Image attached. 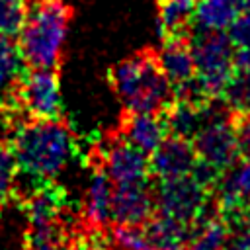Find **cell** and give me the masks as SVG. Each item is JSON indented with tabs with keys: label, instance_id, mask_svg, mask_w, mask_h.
Returning a JSON list of instances; mask_svg holds the SVG:
<instances>
[{
	"label": "cell",
	"instance_id": "7a4b0ae2",
	"mask_svg": "<svg viewBox=\"0 0 250 250\" xmlns=\"http://www.w3.org/2000/svg\"><path fill=\"white\" fill-rule=\"evenodd\" d=\"M107 82L127 111L162 113L174 102V88L154 49H143L113 64Z\"/></svg>",
	"mask_w": 250,
	"mask_h": 250
},
{
	"label": "cell",
	"instance_id": "cb8c5ba5",
	"mask_svg": "<svg viewBox=\"0 0 250 250\" xmlns=\"http://www.w3.org/2000/svg\"><path fill=\"white\" fill-rule=\"evenodd\" d=\"M232 64H234V70L250 72V47H236L232 55Z\"/></svg>",
	"mask_w": 250,
	"mask_h": 250
},
{
	"label": "cell",
	"instance_id": "277c9868",
	"mask_svg": "<svg viewBox=\"0 0 250 250\" xmlns=\"http://www.w3.org/2000/svg\"><path fill=\"white\" fill-rule=\"evenodd\" d=\"M189 45L195 59L199 84L211 100L221 98L234 74V45L230 37L225 31H195Z\"/></svg>",
	"mask_w": 250,
	"mask_h": 250
},
{
	"label": "cell",
	"instance_id": "9a60e30c",
	"mask_svg": "<svg viewBox=\"0 0 250 250\" xmlns=\"http://www.w3.org/2000/svg\"><path fill=\"white\" fill-rule=\"evenodd\" d=\"M162 115L168 125V135L193 139L201 127V107L184 100L174 98V102L162 111Z\"/></svg>",
	"mask_w": 250,
	"mask_h": 250
},
{
	"label": "cell",
	"instance_id": "9c48e42d",
	"mask_svg": "<svg viewBox=\"0 0 250 250\" xmlns=\"http://www.w3.org/2000/svg\"><path fill=\"white\" fill-rule=\"evenodd\" d=\"M150 160V176L156 180H170L189 176L195 162L197 152L191 139L168 135L148 156Z\"/></svg>",
	"mask_w": 250,
	"mask_h": 250
},
{
	"label": "cell",
	"instance_id": "5bb4252c",
	"mask_svg": "<svg viewBox=\"0 0 250 250\" xmlns=\"http://www.w3.org/2000/svg\"><path fill=\"white\" fill-rule=\"evenodd\" d=\"M238 8L232 0H195L193 27L197 31H225L236 20Z\"/></svg>",
	"mask_w": 250,
	"mask_h": 250
},
{
	"label": "cell",
	"instance_id": "3957f363",
	"mask_svg": "<svg viewBox=\"0 0 250 250\" xmlns=\"http://www.w3.org/2000/svg\"><path fill=\"white\" fill-rule=\"evenodd\" d=\"M72 10L61 0H33L18 33V47L29 68H57L68 35Z\"/></svg>",
	"mask_w": 250,
	"mask_h": 250
},
{
	"label": "cell",
	"instance_id": "8fae6325",
	"mask_svg": "<svg viewBox=\"0 0 250 250\" xmlns=\"http://www.w3.org/2000/svg\"><path fill=\"white\" fill-rule=\"evenodd\" d=\"M189 39L191 37L162 41V49L158 51V59H160L162 70L168 76L172 88L195 78V74H197Z\"/></svg>",
	"mask_w": 250,
	"mask_h": 250
},
{
	"label": "cell",
	"instance_id": "ac0fdd59",
	"mask_svg": "<svg viewBox=\"0 0 250 250\" xmlns=\"http://www.w3.org/2000/svg\"><path fill=\"white\" fill-rule=\"evenodd\" d=\"M111 238L117 250H152V242L143 225H115Z\"/></svg>",
	"mask_w": 250,
	"mask_h": 250
},
{
	"label": "cell",
	"instance_id": "603a6c76",
	"mask_svg": "<svg viewBox=\"0 0 250 250\" xmlns=\"http://www.w3.org/2000/svg\"><path fill=\"white\" fill-rule=\"evenodd\" d=\"M232 121H234L236 135H238L240 156H250V109L248 111H234Z\"/></svg>",
	"mask_w": 250,
	"mask_h": 250
},
{
	"label": "cell",
	"instance_id": "52a82bcc",
	"mask_svg": "<svg viewBox=\"0 0 250 250\" xmlns=\"http://www.w3.org/2000/svg\"><path fill=\"white\" fill-rule=\"evenodd\" d=\"M113 184L146 182L150 178V160L141 148L125 141L119 133L100 148L98 164Z\"/></svg>",
	"mask_w": 250,
	"mask_h": 250
},
{
	"label": "cell",
	"instance_id": "6da1fadb",
	"mask_svg": "<svg viewBox=\"0 0 250 250\" xmlns=\"http://www.w3.org/2000/svg\"><path fill=\"white\" fill-rule=\"evenodd\" d=\"M8 146L18 174L37 184L53 182L78 154L74 135L59 119H29L21 123Z\"/></svg>",
	"mask_w": 250,
	"mask_h": 250
},
{
	"label": "cell",
	"instance_id": "d6986e66",
	"mask_svg": "<svg viewBox=\"0 0 250 250\" xmlns=\"http://www.w3.org/2000/svg\"><path fill=\"white\" fill-rule=\"evenodd\" d=\"M221 98L227 102V105L232 111H248L250 109V72L234 70Z\"/></svg>",
	"mask_w": 250,
	"mask_h": 250
},
{
	"label": "cell",
	"instance_id": "4fadbf2b",
	"mask_svg": "<svg viewBox=\"0 0 250 250\" xmlns=\"http://www.w3.org/2000/svg\"><path fill=\"white\" fill-rule=\"evenodd\" d=\"M158 33L162 41L182 39L193 35V4L176 0H156Z\"/></svg>",
	"mask_w": 250,
	"mask_h": 250
},
{
	"label": "cell",
	"instance_id": "2e32d148",
	"mask_svg": "<svg viewBox=\"0 0 250 250\" xmlns=\"http://www.w3.org/2000/svg\"><path fill=\"white\" fill-rule=\"evenodd\" d=\"M230 234V225L219 215L201 227L189 229V240L184 250H223Z\"/></svg>",
	"mask_w": 250,
	"mask_h": 250
},
{
	"label": "cell",
	"instance_id": "8992f818",
	"mask_svg": "<svg viewBox=\"0 0 250 250\" xmlns=\"http://www.w3.org/2000/svg\"><path fill=\"white\" fill-rule=\"evenodd\" d=\"M14 92H18V102L31 119L61 117V82L57 68H31L23 72Z\"/></svg>",
	"mask_w": 250,
	"mask_h": 250
},
{
	"label": "cell",
	"instance_id": "44dd1931",
	"mask_svg": "<svg viewBox=\"0 0 250 250\" xmlns=\"http://www.w3.org/2000/svg\"><path fill=\"white\" fill-rule=\"evenodd\" d=\"M18 178V166L10 146L0 145V205L8 201Z\"/></svg>",
	"mask_w": 250,
	"mask_h": 250
},
{
	"label": "cell",
	"instance_id": "ffe728a7",
	"mask_svg": "<svg viewBox=\"0 0 250 250\" xmlns=\"http://www.w3.org/2000/svg\"><path fill=\"white\" fill-rule=\"evenodd\" d=\"M27 14L25 0H0V35L18 37Z\"/></svg>",
	"mask_w": 250,
	"mask_h": 250
},
{
	"label": "cell",
	"instance_id": "7402d4cb",
	"mask_svg": "<svg viewBox=\"0 0 250 250\" xmlns=\"http://www.w3.org/2000/svg\"><path fill=\"white\" fill-rule=\"evenodd\" d=\"M229 37L234 47H250V10L236 16L229 27Z\"/></svg>",
	"mask_w": 250,
	"mask_h": 250
},
{
	"label": "cell",
	"instance_id": "484cf974",
	"mask_svg": "<svg viewBox=\"0 0 250 250\" xmlns=\"http://www.w3.org/2000/svg\"><path fill=\"white\" fill-rule=\"evenodd\" d=\"M176 2H184V4H195V0H176Z\"/></svg>",
	"mask_w": 250,
	"mask_h": 250
},
{
	"label": "cell",
	"instance_id": "7c38bea8",
	"mask_svg": "<svg viewBox=\"0 0 250 250\" xmlns=\"http://www.w3.org/2000/svg\"><path fill=\"white\" fill-rule=\"evenodd\" d=\"M113 182L109 176L98 166L94 168L88 188L84 193V217L94 229H102L111 219V193Z\"/></svg>",
	"mask_w": 250,
	"mask_h": 250
},
{
	"label": "cell",
	"instance_id": "4316f807",
	"mask_svg": "<svg viewBox=\"0 0 250 250\" xmlns=\"http://www.w3.org/2000/svg\"><path fill=\"white\" fill-rule=\"evenodd\" d=\"M223 250H225V248H223Z\"/></svg>",
	"mask_w": 250,
	"mask_h": 250
},
{
	"label": "cell",
	"instance_id": "ba28073f",
	"mask_svg": "<svg viewBox=\"0 0 250 250\" xmlns=\"http://www.w3.org/2000/svg\"><path fill=\"white\" fill-rule=\"evenodd\" d=\"M154 211L156 197L148 180L115 184L111 193V221L115 225H145Z\"/></svg>",
	"mask_w": 250,
	"mask_h": 250
},
{
	"label": "cell",
	"instance_id": "5b68a950",
	"mask_svg": "<svg viewBox=\"0 0 250 250\" xmlns=\"http://www.w3.org/2000/svg\"><path fill=\"white\" fill-rule=\"evenodd\" d=\"M211 195L213 191L201 186L191 174L182 178L158 180V186L154 188L156 211L166 213L186 225H191L197 219Z\"/></svg>",
	"mask_w": 250,
	"mask_h": 250
},
{
	"label": "cell",
	"instance_id": "30bf717a",
	"mask_svg": "<svg viewBox=\"0 0 250 250\" xmlns=\"http://www.w3.org/2000/svg\"><path fill=\"white\" fill-rule=\"evenodd\" d=\"M117 133L150 156V152L168 137V125L162 113H139L125 109Z\"/></svg>",
	"mask_w": 250,
	"mask_h": 250
},
{
	"label": "cell",
	"instance_id": "e0dca14e",
	"mask_svg": "<svg viewBox=\"0 0 250 250\" xmlns=\"http://www.w3.org/2000/svg\"><path fill=\"white\" fill-rule=\"evenodd\" d=\"M25 61L12 37L0 35V94L14 92L25 72Z\"/></svg>",
	"mask_w": 250,
	"mask_h": 250
},
{
	"label": "cell",
	"instance_id": "d4e9b609",
	"mask_svg": "<svg viewBox=\"0 0 250 250\" xmlns=\"http://www.w3.org/2000/svg\"><path fill=\"white\" fill-rule=\"evenodd\" d=\"M244 227L250 230V201H248V205L244 209Z\"/></svg>",
	"mask_w": 250,
	"mask_h": 250
}]
</instances>
